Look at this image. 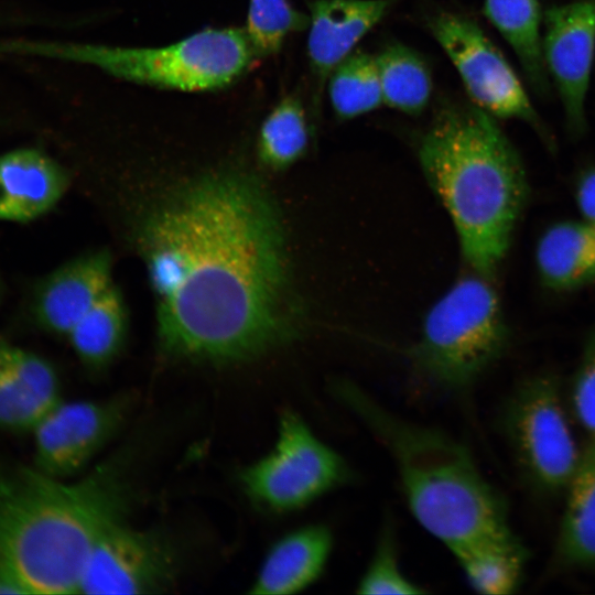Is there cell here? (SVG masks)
<instances>
[{
    "mask_svg": "<svg viewBox=\"0 0 595 595\" xmlns=\"http://www.w3.org/2000/svg\"><path fill=\"white\" fill-rule=\"evenodd\" d=\"M138 242L165 353L237 363L298 336L303 311L283 217L256 176L190 180L149 212Z\"/></svg>",
    "mask_w": 595,
    "mask_h": 595,
    "instance_id": "obj_1",
    "label": "cell"
},
{
    "mask_svg": "<svg viewBox=\"0 0 595 595\" xmlns=\"http://www.w3.org/2000/svg\"><path fill=\"white\" fill-rule=\"evenodd\" d=\"M129 463L117 455L74 483L0 468V573L23 594L79 593L97 538L128 510Z\"/></svg>",
    "mask_w": 595,
    "mask_h": 595,
    "instance_id": "obj_2",
    "label": "cell"
},
{
    "mask_svg": "<svg viewBox=\"0 0 595 595\" xmlns=\"http://www.w3.org/2000/svg\"><path fill=\"white\" fill-rule=\"evenodd\" d=\"M419 159L453 221L465 260L478 274H489L509 248L527 198L515 148L487 111L446 102L421 138Z\"/></svg>",
    "mask_w": 595,
    "mask_h": 595,
    "instance_id": "obj_3",
    "label": "cell"
},
{
    "mask_svg": "<svg viewBox=\"0 0 595 595\" xmlns=\"http://www.w3.org/2000/svg\"><path fill=\"white\" fill-rule=\"evenodd\" d=\"M331 392L385 446L412 516L452 553L512 532L502 499L462 443L402 419L348 379L333 381Z\"/></svg>",
    "mask_w": 595,
    "mask_h": 595,
    "instance_id": "obj_4",
    "label": "cell"
},
{
    "mask_svg": "<svg viewBox=\"0 0 595 595\" xmlns=\"http://www.w3.org/2000/svg\"><path fill=\"white\" fill-rule=\"evenodd\" d=\"M9 57L82 64L129 83L186 93L226 88L258 60L244 28L237 26L207 28L159 46L0 40V60Z\"/></svg>",
    "mask_w": 595,
    "mask_h": 595,
    "instance_id": "obj_5",
    "label": "cell"
},
{
    "mask_svg": "<svg viewBox=\"0 0 595 595\" xmlns=\"http://www.w3.org/2000/svg\"><path fill=\"white\" fill-rule=\"evenodd\" d=\"M506 334L493 286L480 274L464 277L431 307L410 355L426 380L458 390L497 359Z\"/></svg>",
    "mask_w": 595,
    "mask_h": 595,
    "instance_id": "obj_6",
    "label": "cell"
},
{
    "mask_svg": "<svg viewBox=\"0 0 595 595\" xmlns=\"http://www.w3.org/2000/svg\"><path fill=\"white\" fill-rule=\"evenodd\" d=\"M346 461L324 443L293 410L279 418L272 448L241 473L248 497L272 512H290L312 504L350 478Z\"/></svg>",
    "mask_w": 595,
    "mask_h": 595,
    "instance_id": "obj_7",
    "label": "cell"
},
{
    "mask_svg": "<svg viewBox=\"0 0 595 595\" xmlns=\"http://www.w3.org/2000/svg\"><path fill=\"white\" fill-rule=\"evenodd\" d=\"M516 456L541 489H565L581 458L558 385L548 377L522 383L506 411Z\"/></svg>",
    "mask_w": 595,
    "mask_h": 595,
    "instance_id": "obj_8",
    "label": "cell"
},
{
    "mask_svg": "<svg viewBox=\"0 0 595 595\" xmlns=\"http://www.w3.org/2000/svg\"><path fill=\"white\" fill-rule=\"evenodd\" d=\"M428 24L475 106L493 117L520 119L544 132L520 79L474 21L444 11L432 15Z\"/></svg>",
    "mask_w": 595,
    "mask_h": 595,
    "instance_id": "obj_9",
    "label": "cell"
},
{
    "mask_svg": "<svg viewBox=\"0 0 595 595\" xmlns=\"http://www.w3.org/2000/svg\"><path fill=\"white\" fill-rule=\"evenodd\" d=\"M178 569L176 551L162 533L137 529L123 516L111 521L97 538L79 593H161L174 585Z\"/></svg>",
    "mask_w": 595,
    "mask_h": 595,
    "instance_id": "obj_10",
    "label": "cell"
},
{
    "mask_svg": "<svg viewBox=\"0 0 595 595\" xmlns=\"http://www.w3.org/2000/svg\"><path fill=\"white\" fill-rule=\"evenodd\" d=\"M131 399L61 400L32 430L35 467L64 479L84 469L122 426Z\"/></svg>",
    "mask_w": 595,
    "mask_h": 595,
    "instance_id": "obj_11",
    "label": "cell"
},
{
    "mask_svg": "<svg viewBox=\"0 0 595 595\" xmlns=\"http://www.w3.org/2000/svg\"><path fill=\"white\" fill-rule=\"evenodd\" d=\"M542 52L570 127L585 126V100L595 54V1H577L544 14Z\"/></svg>",
    "mask_w": 595,
    "mask_h": 595,
    "instance_id": "obj_12",
    "label": "cell"
},
{
    "mask_svg": "<svg viewBox=\"0 0 595 595\" xmlns=\"http://www.w3.org/2000/svg\"><path fill=\"white\" fill-rule=\"evenodd\" d=\"M393 0H314L309 4L311 108L316 113L327 79L389 11Z\"/></svg>",
    "mask_w": 595,
    "mask_h": 595,
    "instance_id": "obj_13",
    "label": "cell"
},
{
    "mask_svg": "<svg viewBox=\"0 0 595 595\" xmlns=\"http://www.w3.org/2000/svg\"><path fill=\"white\" fill-rule=\"evenodd\" d=\"M112 258L96 250L65 262L35 288L31 312L44 331L67 336L77 322L113 284Z\"/></svg>",
    "mask_w": 595,
    "mask_h": 595,
    "instance_id": "obj_14",
    "label": "cell"
},
{
    "mask_svg": "<svg viewBox=\"0 0 595 595\" xmlns=\"http://www.w3.org/2000/svg\"><path fill=\"white\" fill-rule=\"evenodd\" d=\"M54 367L0 338V428L32 431L62 400Z\"/></svg>",
    "mask_w": 595,
    "mask_h": 595,
    "instance_id": "obj_15",
    "label": "cell"
},
{
    "mask_svg": "<svg viewBox=\"0 0 595 595\" xmlns=\"http://www.w3.org/2000/svg\"><path fill=\"white\" fill-rule=\"evenodd\" d=\"M71 184L67 171L36 148L0 155V220L28 223L48 213Z\"/></svg>",
    "mask_w": 595,
    "mask_h": 595,
    "instance_id": "obj_16",
    "label": "cell"
},
{
    "mask_svg": "<svg viewBox=\"0 0 595 595\" xmlns=\"http://www.w3.org/2000/svg\"><path fill=\"white\" fill-rule=\"evenodd\" d=\"M333 548V534L324 524H309L286 533L264 556L249 593L296 594L322 575Z\"/></svg>",
    "mask_w": 595,
    "mask_h": 595,
    "instance_id": "obj_17",
    "label": "cell"
},
{
    "mask_svg": "<svg viewBox=\"0 0 595 595\" xmlns=\"http://www.w3.org/2000/svg\"><path fill=\"white\" fill-rule=\"evenodd\" d=\"M566 504L556 543L561 563L595 565V442L587 441L578 465L565 487Z\"/></svg>",
    "mask_w": 595,
    "mask_h": 595,
    "instance_id": "obj_18",
    "label": "cell"
},
{
    "mask_svg": "<svg viewBox=\"0 0 595 595\" xmlns=\"http://www.w3.org/2000/svg\"><path fill=\"white\" fill-rule=\"evenodd\" d=\"M537 264L551 288L569 290L595 278V227L584 220L551 226L537 246Z\"/></svg>",
    "mask_w": 595,
    "mask_h": 595,
    "instance_id": "obj_19",
    "label": "cell"
},
{
    "mask_svg": "<svg viewBox=\"0 0 595 595\" xmlns=\"http://www.w3.org/2000/svg\"><path fill=\"white\" fill-rule=\"evenodd\" d=\"M469 585L484 595L515 592L526 550L513 532L484 539L453 552Z\"/></svg>",
    "mask_w": 595,
    "mask_h": 595,
    "instance_id": "obj_20",
    "label": "cell"
},
{
    "mask_svg": "<svg viewBox=\"0 0 595 595\" xmlns=\"http://www.w3.org/2000/svg\"><path fill=\"white\" fill-rule=\"evenodd\" d=\"M127 333L126 302L112 284L71 329L67 338L83 365L101 369L119 355Z\"/></svg>",
    "mask_w": 595,
    "mask_h": 595,
    "instance_id": "obj_21",
    "label": "cell"
},
{
    "mask_svg": "<svg viewBox=\"0 0 595 595\" xmlns=\"http://www.w3.org/2000/svg\"><path fill=\"white\" fill-rule=\"evenodd\" d=\"M484 12L519 58L531 85L548 88L538 0H484Z\"/></svg>",
    "mask_w": 595,
    "mask_h": 595,
    "instance_id": "obj_22",
    "label": "cell"
},
{
    "mask_svg": "<svg viewBox=\"0 0 595 595\" xmlns=\"http://www.w3.org/2000/svg\"><path fill=\"white\" fill-rule=\"evenodd\" d=\"M376 61L383 104L408 115H420L432 91L431 74L423 58L396 43L383 48Z\"/></svg>",
    "mask_w": 595,
    "mask_h": 595,
    "instance_id": "obj_23",
    "label": "cell"
},
{
    "mask_svg": "<svg viewBox=\"0 0 595 595\" xmlns=\"http://www.w3.org/2000/svg\"><path fill=\"white\" fill-rule=\"evenodd\" d=\"M301 98L283 97L261 123L257 139V156L261 165L282 171L306 152L310 129Z\"/></svg>",
    "mask_w": 595,
    "mask_h": 595,
    "instance_id": "obj_24",
    "label": "cell"
},
{
    "mask_svg": "<svg viewBox=\"0 0 595 595\" xmlns=\"http://www.w3.org/2000/svg\"><path fill=\"white\" fill-rule=\"evenodd\" d=\"M328 95L336 116L353 119L383 104L376 56L351 52L327 79Z\"/></svg>",
    "mask_w": 595,
    "mask_h": 595,
    "instance_id": "obj_25",
    "label": "cell"
},
{
    "mask_svg": "<svg viewBox=\"0 0 595 595\" xmlns=\"http://www.w3.org/2000/svg\"><path fill=\"white\" fill-rule=\"evenodd\" d=\"M309 26L310 14L295 9L289 0H248L242 28L258 60L277 54L291 33Z\"/></svg>",
    "mask_w": 595,
    "mask_h": 595,
    "instance_id": "obj_26",
    "label": "cell"
},
{
    "mask_svg": "<svg viewBox=\"0 0 595 595\" xmlns=\"http://www.w3.org/2000/svg\"><path fill=\"white\" fill-rule=\"evenodd\" d=\"M356 592L367 595L425 592L402 572L390 529L383 530L374 556L357 584Z\"/></svg>",
    "mask_w": 595,
    "mask_h": 595,
    "instance_id": "obj_27",
    "label": "cell"
},
{
    "mask_svg": "<svg viewBox=\"0 0 595 595\" xmlns=\"http://www.w3.org/2000/svg\"><path fill=\"white\" fill-rule=\"evenodd\" d=\"M572 405L587 441L595 442V332L586 344L574 378Z\"/></svg>",
    "mask_w": 595,
    "mask_h": 595,
    "instance_id": "obj_28",
    "label": "cell"
},
{
    "mask_svg": "<svg viewBox=\"0 0 595 595\" xmlns=\"http://www.w3.org/2000/svg\"><path fill=\"white\" fill-rule=\"evenodd\" d=\"M576 198L583 220L595 227V170L580 180Z\"/></svg>",
    "mask_w": 595,
    "mask_h": 595,
    "instance_id": "obj_29",
    "label": "cell"
},
{
    "mask_svg": "<svg viewBox=\"0 0 595 595\" xmlns=\"http://www.w3.org/2000/svg\"><path fill=\"white\" fill-rule=\"evenodd\" d=\"M2 295V284H1V280H0V298Z\"/></svg>",
    "mask_w": 595,
    "mask_h": 595,
    "instance_id": "obj_30",
    "label": "cell"
}]
</instances>
